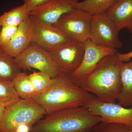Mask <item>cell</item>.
<instances>
[{"label": "cell", "instance_id": "1", "mask_svg": "<svg viewBox=\"0 0 132 132\" xmlns=\"http://www.w3.org/2000/svg\"><path fill=\"white\" fill-rule=\"evenodd\" d=\"M119 53L104 57L85 75L71 76L74 82L93 95L99 101L116 103L121 88V70L123 62L120 59Z\"/></svg>", "mask_w": 132, "mask_h": 132}, {"label": "cell", "instance_id": "2", "mask_svg": "<svg viewBox=\"0 0 132 132\" xmlns=\"http://www.w3.org/2000/svg\"><path fill=\"white\" fill-rule=\"evenodd\" d=\"M96 98L75 83L71 76L60 72L52 78L49 87L33 99L43 108L46 115L65 109L87 106Z\"/></svg>", "mask_w": 132, "mask_h": 132}, {"label": "cell", "instance_id": "3", "mask_svg": "<svg viewBox=\"0 0 132 132\" xmlns=\"http://www.w3.org/2000/svg\"><path fill=\"white\" fill-rule=\"evenodd\" d=\"M102 121L87 106L70 108L46 114L31 128V132H90Z\"/></svg>", "mask_w": 132, "mask_h": 132}, {"label": "cell", "instance_id": "4", "mask_svg": "<svg viewBox=\"0 0 132 132\" xmlns=\"http://www.w3.org/2000/svg\"><path fill=\"white\" fill-rule=\"evenodd\" d=\"M45 115L44 109L33 99L20 98L6 107L0 122V132H15L22 124H28L33 127Z\"/></svg>", "mask_w": 132, "mask_h": 132}, {"label": "cell", "instance_id": "5", "mask_svg": "<svg viewBox=\"0 0 132 132\" xmlns=\"http://www.w3.org/2000/svg\"><path fill=\"white\" fill-rule=\"evenodd\" d=\"M92 15L75 9L64 15L53 26L73 40L84 43L89 39Z\"/></svg>", "mask_w": 132, "mask_h": 132}, {"label": "cell", "instance_id": "6", "mask_svg": "<svg viewBox=\"0 0 132 132\" xmlns=\"http://www.w3.org/2000/svg\"><path fill=\"white\" fill-rule=\"evenodd\" d=\"M15 59L21 69H35L47 74L52 78L60 72L49 53L32 42Z\"/></svg>", "mask_w": 132, "mask_h": 132}, {"label": "cell", "instance_id": "7", "mask_svg": "<svg viewBox=\"0 0 132 132\" xmlns=\"http://www.w3.org/2000/svg\"><path fill=\"white\" fill-rule=\"evenodd\" d=\"M29 16L32 30V42L48 53L73 40L54 26L45 24L32 16Z\"/></svg>", "mask_w": 132, "mask_h": 132}, {"label": "cell", "instance_id": "8", "mask_svg": "<svg viewBox=\"0 0 132 132\" xmlns=\"http://www.w3.org/2000/svg\"><path fill=\"white\" fill-rule=\"evenodd\" d=\"M119 32L106 12L92 15L89 39L95 44L120 48L123 43L119 39Z\"/></svg>", "mask_w": 132, "mask_h": 132}, {"label": "cell", "instance_id": "9", "mask_svg": "<svg viewBox=\"0 0 132 132\" xmlns=\"http://www.w3.org/2000/svg\"><path fill=\"white\" fill-rule=\"evenodd\" d=\"M85 51L84 43L72 40L49 53L60 72L72 76L82 63Z\"/></svg>", "mask_w": 132, "mask_h": 132}, {"label": "cell", "instance_id": "10", "mask_svg": "<svg viewBox=\"0 0 132 132\" xmlns=\"http://www.w3.org/2000/svg\"><path fill=\"white\" fill-rule=\"evenodd\" d=\"M92 113L101 118V121L121 123L132 128V107H125L118 103L99 101L97 98L87 106Z\"/></svg>", "mask_w": 132, "mask_h": 132}, {"label": "cell", "instance_id": "11", "mask_svg": "<svg viewBox=\"0 0 132 132\" xmlns=\"http://www.w3.org/2000/svg\"><path fill=\"white\" fill-rule=\"evenodd\" d=\"M78 2V0H50L31 10L28 15L43 23L54 25L64 15L75 9Z\"/></svg>", "mask_w": 132, "mask_h": 132}, {"label": "cell", "instance_id": "12", "mask_svg": "<svg viewBox=\"0 0 132 132\" xmlns=\"http://www.w3.org/2000/svg\"><path fill=\"white\" fill-rule=\"evenodd\" d=\"M85 54L82 63L77 71L72 76H82L92 71L99 62L109 55L118 52L116 49L95 44L88 39L84 43Z\"/></svg>", "mask_w": 132, "mask_h": 132}, {"label": "cell", "instance_id": "13", "mask_svg": "<svg viewBox=\"0 0 132 132\" xmlns=\"http://www.w3.org/2000/svg\"><path fill=\"white\" fill-rule=\"evenodd\" d=\"M32 41V30L29 16L18 26V29L9 43L2 48L7 54L15 58L26 50Z\"/></svg>", "mask_w": 132, "mask_h": 132}, {"label": "cell", "instance_id": "14", "mask_svg": "<svg viewBox=\"0 0 132 132\" xmlns=\"http://www.w3.org/2000/svg\"><path fill=\"white\" fill-rule=\"evenodd\" d=\"M106 13L119 32L126 28L132 33V0H116Z\"/></svg>", "mask_w": 132, "mask_h": 132}, {"label": "cell", "instance_id": "15", "mask_svg": "<svg viewBox=\"0 0 132 132\" xmlns=\"http://www.w3.org/2000/svg\"><path fill=\"white\" fill-rule=\"evenodd\" d=\"M121 79V88L118 104L125 107H132V60L122 63Z\"/></svg>", "mask_w": 132, "mask_h": 132}, {"label": "cell", "instance_id": "16", "mask_svg": "<svg viewBox=\"0 0 132 132\" xmlns=\"http://www.w3.org/2000/svg\"><path fill=\"white\" fill-rule=\"evenodd\" d=\"M21 69L14 57L7 54L0 47V79L12 81Z\"/></svg>", "mask_w": 132, "mask_h": 132}, {"label": "cell", "instance_id": "17", "mask_svg": "<svg viewBox=\"0 0 132 132\" xmlns=\"http://www.w3.org/2000/svg\"><path fill=\"white\" fill-rule=\"evenodd\" d=\"M15 91L20 98L24 100L33 99L36 93L26 72L19 73L12 81Z\"/></svg>", "mask_w": 132, "mask_h": 132}, {"label": "cell", "instance_id": "18", "mask_svg": "<svg viewBox=\"0 0 132 132\" xmlns=\"http://www.w3.org/2000/svg\"><path fill=\"white\" fill-rule=\"evenodd\" d=\"M28 16L27 8L23 4L0 15V26H18Z\"/></svg>", "mask_w": 132, "mask_h": 132}, {"label": "cell", "instance_id": "19", "mask_svg": "<svg viewBox=\"0 0 132 132\" xmlns=\"http://www.w3.org/2000/svg\"><path fill=\"white\" fill-rule=\"evenodd\" d=\"M116 0H84L78 2L75 9L83 10L91 15L105 13Z\"/></svg>", "mask_w": 132, "mask_h": 132}, {"label": "cell", "instance_id": "20", "mask_svg": "<svg viewBox=\"0 0 132 132\" xmlns=\"http://www.w3.org/2000/svg\"><path fill=\"white\" fill-rule=\"evenodd\" d=\"M20 98L12 81L0 79V105L7 107Z\"/></svg>", "mask_w": 132, "mask_h": 132}, {"label": "cell", "instance_id": "21", "mask_svg": "<svg viewBox=\"0 0 132 132\" xmlns=\"http://www.w3.org/2000/svg\"><path fill=\"white\" fill-rule=\"evenodd\" d=\"M29 78L36 94L44 92L49 87L52 78L47 74L43 72H34L29 75Z\"/></svg>", "mask_w": 132, "mask_h": 132}, {"label": "cell", "instance_id": "22", "mask_svg": "<svg viewBox=\"0 0 132 132\" xmlns=\"http://www.w3.org/2000/svg\"><path fill=\"white\" fill-rule=\"evenodd\" d=\"M90 132H132V128L121 123L101 121Z\"/></svg>", "mask_w": 132, "mask_h": 132}, {"label": "cell", "instance_id": "23", "mask_svg": "<svg viewBox=\"0 0 132 132\" xmlns=\"http://www.w3.org/2000/svg\"><path fill=\"white\" fill-rule=\"evenodd\" d=\"M18 26H5L0 31V47H4L9 43L18 29Z\"/></svg>", "mask_w": 132, "mask_h": 132}, {"label": "cell", "instance_id": "24", "mask_svg": "<svg viewBox=\"0 0 132 132\" xmlns=\"http://www.w3.org/2000/svg\"><path fill=\"white\" fill-rule=\"evenodd\" d=\"M50 0H23L28 12L48 2Z\"/></svg>", "mask_w": 132, "mask_h": 132}, {"label": "cell", "instance_id": "25", "mask_svg": "<svg viewBox=\"0 0 132 132\" xmlns=\"http://www.w3.org/2000/svg\"><path fill=\"white\" fill-rule=\"evenodd\" d=\"M32 127V126L28 124H22L18 127L15 132H29L31 131Z\"/></svg>", "mask_w": 132, "mask_h": 132}, {"label": "cell", "instance_id": "26", "mask_svg": "<svg viewBox=\"0 0 132 132\" xmlns=\"http://www.w3.org/2000/svg\"><path fill=\"white\" fill-rule=\"evenodd\" d=\"M120 59L122 62L127 61L132 58V51L129 53L125 54L119 53Z\"/></svg>", "mask_w": 132, "mask_h": 132}, {"label": "cell", "instance_id": "27", "mask_svg": "<svg viewBox=\"0 0 132 132\" xmlns=\"http://www.w3.org/2000/svg\"><path fill=\"white\" fill-rule=\"evenodd\" d=\"M6 109V107L0 105V122L1 121L4 116Z\"/></svg>", "mask_w": 132, "mask_h": 132}, {"label": "cell", "instance_id": "28", "mask_svg": "<svg viewBox=\"0 0 132 132\" xmlns=\"http://www.w3.org/2000/svg\"><path fill=\"white\" fill-rule=\"evenodd\" d=\"M2 27L1 26H0V31H1V29Z\"/></svg>", "mask_w": 132, "mask_h": 132}]
</instances>
